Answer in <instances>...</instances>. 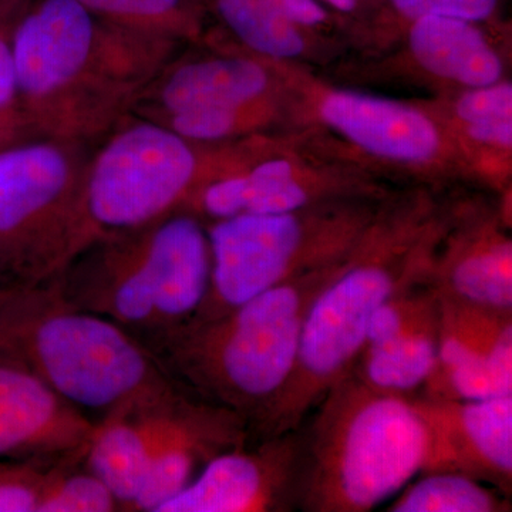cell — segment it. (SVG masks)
I'll return each instance as SVG.
<instances>
[{"label": "cell", "instance_id": "cell-1", "mask_svg": "<svg viewBox=\"0 0 512 512\" xmlns=\"http://www.w3.org/2000/svg\"><path fill=\"white\" fill-rule=\"evenodd\" d=\"M12 47L19 110L32 136L92 144L133 113L188 46L111 25L77 0H33Z\"/></svg>", "mask_w": 512, "mask_h": 512}, {"label": "cell", "instance_id": "cell-2", "mask_svg": "<svg viewBox=\"0 0 512 512\" xmlns=\"http://www.w3.org/2000/svg\"><path fill=\"white\" fill-rule=\"evenodd\" d=\"M453 200L441 188L410 184L383 201L345 268L312 303L292 375L258 440L298 430L330 387L352 372L373 313L403 286L429 276Z\"/></svg>", "mask_w": 512, "mask_h": 512}, {"label": "cell", "instance_id": "cell-3", "mask_svg": "<svg viewBox=\"0 0 512 512\" xmlns=\"http://www.w3.org/2000/svg\"><path fill=\"white\" fill-rule=\"evenodd\" d=\"M350 252L218 318L187 323L151 352L185 389L237 413L256 436L292 375L312 303Z\"/></svg>", "mask_w": 512, "mask_h": 512}, {"label": "cell", "instance_id": "cell-4", "mask_svg": "<svg viewBox=\"0 0 512 512\" xmlns=\"http://www.w3.org/2000/svg\"><path fill=\"white\" fill-rule=\"evenodd\" d=\"M205 222L178 211L96 237L53 278L64 298L153 350L187 325L211 284Z\"/></svg>", "mask_w": 512, "mask_h": 512}, {"label": "cell", "instance_id": "cell-5", "mask_svg": "<svg viewBox=\"0 0 512 512\" xmlns=\"http://www.w3.org/2000/svg\"><path fill=\"white\" fill-rule=\"evenodd\" d=\"M0 359L101 416L181 386L140 340L74 306L53 279L0 285Z\"/></svg>", "mask_w": 512, "mask_h": 512}, {"label": "cell", "instance_id": "cell-6", "mask_svg": "<svg viewBox=\"0 0 512 512\" xmlns=\"http://www.w3.org/2000/svg\"><path fill=\"white\" fill-rule=\"evenodd\" d=\"M313 410L301 433L296 510L367 512L423 473L429 430L414 397L380 392L350 372Z\"/></svg>", "mask_w": 512, "mask_h": 512}, {"label": "cell", "instance_id": "cell-7", "mask_svg": "<svg viewBox=\"0 0 512 512\" xmlns=\"http://www.w3.org/2000/svg\"><path fill=\"white\" fill-rule=\"evenodd\" d=\"M201 146L200 184L183 211L205 224L333 201L384 200L394 191L389 178L306 128Z\"/></svg>", "mask_w": 512, "mask_h": 512}, {"label": "cell", "instance_id": "cell-8", "mask_svg": "<svg viewBox=\"0 0 512 512\" xmlns=\"http://www.w3.org/2000/svg\"><path fill=\"white\" fill-rule=\"evenodd\" d=\"M282 84L291 128H306L384 177L447 188L470 183L450 134L416 100L339 86L312 66L268 59Z\"/></svg>", "mask_w": 512, "mask_h": 512}, {"label": "cell", "instance_id": "cell-9", "mask_svg": "<svg viewBox=\"0 0 512 512\" xmlns=\"http://www.w3.org/2000/svg\"><path fill=\"white\" fill-rule=\"evenodd\" d=\"M384 200L333 201L207 222L211 284L190 322L218 318L259 293L339 261L365 235Z\"/></svg>", "mask_w": 512, "mask_h": 512}, {"label": "cell", "instance_id": "cell-10", "mask_svg": "<svg viewBox=\"0 0 512 512\" xmlns=\"http://www.w3.org/2000/svg\"><path fill=\"white\" fill-rule=\"evenodd\" d=\"M90 144L28 136L0 147V276L43 284L89 244Z\"/></svg>", "mask_w": 512, "mask_h": 512}, {"label": "cell", "instance_id": "cell-11", "mask_svg": "<svg viewBox=\"0 0 512 512\" xmlns=\"http://www.w3.org/2000/svg\"><path fill=\"white\" fill-rule=\"evenodd\" d=\"M201 170L200 143L130 114L90 154L84 181L89 242L183 211Z\"/></svg>", "mask_w": 512, "mask_h": 512}, {"label": "cell", "instance_id": "cell-12", "mask_svg": "<svg viewBox=\"0 0 512 512\" xmlns=\"http://www.w3.org/2000/svg\"><path fill=\"white\" fill-rule=\"evenodd\" d=\"M503 26L424 15L407 23L392 45L350 72L365 79H400L434 94L487 86L508 77Z\"/></svg>", "mask_w": 512, "mask_h": 512}, {"label": "cell", "instance_id": "cell-13", "mask_svg": "<svg viewBox=\"0 0 512 512\" xmlns=\"http://www.w3.org/2000/svg\"><path fill=\"white\" fill-rule=\"evenodd\" d=\"M511 198L457 195L427 281L444 298L512 312Z\"/></svg>", "mask_w": 512, "mask_h": 512}, {"label": "cell", "instance_id": "cell-14", "mask_svg": "<svg viewBox=\"0 0 512 512\" xmlns=\"http://www.w3.org/2000/svg\"><path fill=\"white\" fill-rule=\"evenodd\" d=\"M185 49V47H184ZM181 50L158 73L133 113L161 120L183 111L241 106L281 96L271 63L241 49L220 28H211L200 52Z\"/></svg>", "mask_w": 512, "mask_h": 512}, {"label": "cell", "instance_id": "cell-15", "mask_svg": "<svg viewBox=\"0 0 512 512\" xmlns=\"http://www.w3.org/2000/svg\"><path fill=\"white\" fill-rule=\"evenodd\" d=\"M301 451L299 429L225 451L158 512L296 510Z\"/></svg>", "mask_w": 512, "mask_h": 512}, {"label": "cell", "instance_id": "cell-16", "mask_svg": "<svg viewBox=\"0 0 512 512\" xmlns=\"http://www.w3.org/2000/svg\"><path fill=\"white\" fill-rule=\"evenodd\" d=\"M440 295L426 281L393 293L373 313L353 375L380 392L423 389L439 356Z\"/></svg>", "mask_w": 512, "mask_h": 512}, {"label": "cell", "instance_id": "cell-17", "mask_svg": "<svg viewBox=\"0 0 512 512\" xmlns=\"http://www.w3.org/2000/svg\"><path fill=\"white\" fill-rule=\"evenodd\" d=\"M423 392L434 400L512 394V312L440 296L439 356Z\"/></svg>", "mask_w": 512, "mask_h": 512}, {"label": "cell", "instance_id": "cell-18", "mask_svg": "<svg viewBox=\"0 0 512 512\" xmlns=\"http://www.w3.org/2000/svg\"><path fill=\"white\" fill-rule=\"evenodd\" d=\"M414 402L429 430L423 473H460L511 494L512 394L484 400L414 397Z\"/></svg>", "mask_w": 512, "mask_h": 512}, {"label": "cell", "instance_id": "cell-19", "mask_svg": "<svg viewBox=\"0 0 512 512\" xmlns=\"http://www.w3.org/2000/svg\"><path fill=\"white\" fill-rule=\"evenodd\" d=\"M94 423L28 370L0 359V458L55 463L84 456Z\"/></svg>", "mask_w": 512, "mask_h": 512}, {"label": "cell", "instance_id": "cell-20", "mask_svg": "<svg viewBox=\"0 0 512 512\" xmlns=\"http://www.w3.org/2000/svg\"><path fill=\"white\" fill-rule=\"evenodd\" d=\"M190 394L178 386L116 407L94 423L84 463L109 485L121 511H130L151 461L174 429Z\"/></svg>", "mask_w": 512, "mask_h": 512}, {"label": "cell", "instance_id": "cell-21", "mask_svg": "<svg viewBox=\"0 0 512 512\" xmlns=\"http://www.w3.org/2000/svg\"><path fill=\"white\" fill-rule=\"evenodd\" d=\"M247 423L227 407L191 393L163 446L151 461L130 512H158L221 453L247 446Z\"/></svg>", "mask_w": 512, "mask_h": 512}, {"label": "cell", "instance_id": "cell-22", "mask_svg": "<svg viewBox=\"0 0 512 512\" xmlns=\"http://www.w3.org/2000/svg\"><path fill=\"white\" fill-rule=\"evenodd\" d=\"M221 30L241 49L265 59L325 66L348 50V40L295 25L266 0H205Z\"/></svg>", "mask_w": 512, "mask_h": 512}, {"label": "cell", "instance_id": "cell-23", "mask_svg": "<svg viewBox=\"0 0 512 512\" xmlns=\"http://www.w3.org/2000/svg\"><path fill=\"white\" fill-rule=\"evenodd\" d=\"M97 18L185 46H200L211 26L205 0H77Z\"/></svg>", "mask_w": 512, "mask_h": 512}, {"label": "cell", "instance_id": "cell-24", "mask_svg": "<svg viewBox=\"0 0 512 512\" xmlns=\"http://www.w3.org/2000/svg\"><path fill=\"white\" fill-rule=\"evenodd\" d=\"M154 121L200 144L227 143L291 128L284 93L241 106L183 111Z\"/></svg>", "mask_w": 512, "mask_h": 512}, {"label": "cell", "instance_id": "cell-25", "mask_svg": "<svg viewBox=\"0 0 512 512\" xmlns=\"http://www.w3.org/2000/svg\"><path fill=\"white\" fill-rule=\"evenodd\" d=\"M510 495L476 478L451 471L423 473L386 508L389 512H505Z\"/></svg>", "mask_w": 512, "mask_h": 512}, {"label": "cell", "instance_id": "cell-26", "mask_svg": "<svg viewBox=\"0 0 512 512\" xmlns=\"http://www.w3.org/2000/svg\"><path fill=\"white\" fill-rule=\"evenodd\" d=\"M84 456L64 458L47 467L37 512L121 511L116 495L86 466Z\"/></svg>", "mask_w": 512, "mask_h": 512}, {"label": "cell", "instance_id": "cell-27", "mask_svg": "<svg viewBox=\"0 0 512 512\" xmlns=\"http://www.w3.org/2000/svg\"><path fill=\"white\" fill-rule=\"evenodd\" d=\"M50 464L0 458V512H37Z\"/></svg>", "mask_w": 512, "mask_h": 512}, {"label": "cell", "instance_id": "cell-28", "mask_svg": "<svg viewBox=\"0 0 512 512\" xmlns=\"http://www.w3.org/2000/svg\"><path fill=\"white\" fill-rule=\"evenodd\" d=\"M427 0H383L382 8L372 22L366 26L360 43L367 47H375L376 53L383 52L392 45L400 30L419 18L421 9Z\"/></svg>", "mask_w": 512, "mask_h": 512}, {"label": "cell", "instance_id": "cell-29", "mask_svg": "<svg viewBox=\"0 0 512 512\" xmlns=\"http://www.w3.org/2000/svg\"><path fill=\"white\" fill-rule=\"evenodd\" d=\"M12 32L0 26V111H20Z\"/></svg>", "mask_w": 512, "mask_h": 512}, {"label": "cell", "instance_id": "cell-30", "mask_svg": "<svg viewBox=\"0 0 512 512\" xmlns=\"http://www.w3.org/2000/svg\"><path fill=\"white\" fill-rule=\"evenodd\" d=\"M320 2L355 23V43L357 45L363 35V30L382 8L383 0H320Z\"/></svg>", "mask_w": 512, "mask_h": 512}, {"label": "cell", "instance_id": "cell-31", "mask_svg": "<svg viewBox=\"0 0 512 512\" xmlns=\"http://www.w3.org/2000/svg\"><path fill=\"white\" fill-rule=\"evenodd\" d=\"M32 136L20 111H0V147Z\"/></svg>", "mask_w": 512, "mask_h": 512}, {"label": "cell", "instance_id": "cell-32", "mask_svg": "<svg viewBox=\"0 0 512 512\" xmlns=\"http://www.w3.org/2000/svg\"><path fill=\"white\" fill-rule=\"evenodd\" d=\"M33 0H0V26L12 29Z\"/></svg>", "mask_w": 512, "mask_h": 512}, {"label": "cell", "instance_id": "cell-33", "mask_svg": "<svg viewBox=\"0 0 512 512\" xmlns=\"http://www.w3.org/2000/svg\"><path fill=\"white\" fill-rule=\"evenodd\" d=\"M5 284V281H3L2 276H0V285Z\"/></svg>", "mask_w": 512, "mask_h": 512}]
</instances>
